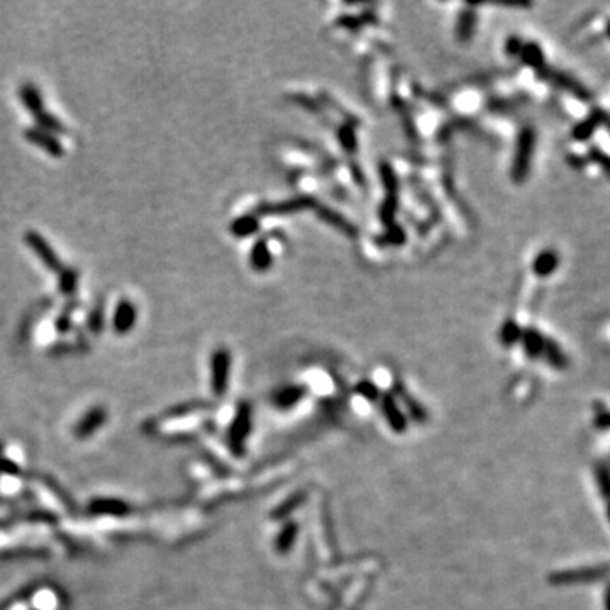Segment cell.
I'll return each instance as SVG.
<instances>
[{
  "label": "cell",
  "instance_id": "7c38bea8",
  "mask_svg": "<svg viewBox=\"0 0 610 610\" xmlns=\"http://www.w3.org/2000/svg\"><path fill=\"white\" fill-rule=\"evenodd\" d=\"M382 411L383 415H385L386 422H389V426L392 427L395 433H404V431L407 429V421H405L404 414H402L399 405H397V402L393 400L392 395H383Z\"/></svg>",
  "mask_w": 610,
  "mask_h": 610
},
{
  "label": "cell",
  "instance_id": "4dcf8cb0",
  "mask_svg": "<svg viewBox=\"0 0 610 610\" xmlns=\"http://www.w3.org/2000/svg\"><path fill=\"white\" fill-rule=\"evenodd\" d=\"M590 156H591V160L595 162V164H598L600 168H604L605 171H610V156L605 155V153L598 151V149H591Z\"/></svg>",
  "mask_w": 610,
  "mask_h": 610
},
{
  "label": "cell",
  "instance_id": "4fadbf2b",
  "mask_svg": "<svg viewBox=\"0 0 610 610\" xmlns=\"http://www.w3.org/2000/svg\"><path fill=\"white\" fill-rule=\"evenodd\" d=\"M316 210H317V214H319V217L323 219V221H326L329 226H332V228L339 229V231L345 232V235H348L351 237L358 235V229L354 228L351 222L345 217V215L339 214V212L329 209V207H324V206H316Z\"/></svg>",
  "mask_w": 610,
  "mask_h": 610
},
{
  "label": "cell",
  "instance_id": "d6986e66",
  "mask_svg": "<svg viewBox=\"0 0 610 610\" xmlns=\"http://www.w3.org/2000/svg\"><path fill=\"white\" fill-rule=\"evenodd\" d=\"M304 395H305V386L294 385L280 390V392L273 397V400H275V404L279 405L280 409H290L294 407L298 400L304 399Z\"/></svg>",
  "mask_w": 610,
  "mask_h": 610
},
{
  "label": "cell",
  "instance_id": "4316f807",
  "mask_svg": "<svg viewBox=\"0 0 610 610\" xmlns=\"http://www.w3.org/2000/svg\"><path fill=\"white\" fill-rule=\"evenodd\" d=\"M380 175H382L383 187L386 188V192H395L399 193V184H397V177L393 168L389 163H382L380 166Z\"/></svg>",
  "mask_w": 610,
  "mask_h": 610
},
{
  "label": "cell",
  "instance_id": "cb8c5ba5",
  "mask_svg": "<svg viewBox=\"0 0 610 610\" xmlns=\"http://www.w3.org/2000/svg\"><path fill=\"white\" fill-rule=\"evenodd\" d=\"M102 421H104V412L102 411H92L89 415L85 417V421H82L80 427L76 429V434L78 436H89L90 433H94L98 426H100Z\"/></svg>",
  "mask_w": 610,
  "mask_h": 610
},
{
  "label": "cell",
  "instance_id": "5b68a950",
  "mask_svg": "<svg viewBox=\"0 0 610 610\" xmlns=\"http://www.w3.org/2000/svg\"><path fill=\"white\" fill-rule=\"evenodd\" d=\"M251 427V409L248 404H243L237 411L235 422H232L231 434H229V443H231L232 451L236 455H243L244 451V441H246L248 434H250Z\"/></svg>",
  "mask_w": 610,
  "mask_h": 610
},
{
  "label": "cell",
  "instance_id": "9a60e30c",
  "mask_svg": "<svg viewBox=\"0 0 610 610\" xmlns=\"http://www.w3.org/2000/svg\"><path fill=\"white\" fill-rule=\"evenodd\" d=\"M475 28H477V12L473 9H465L458 17V23H456V38L459 43H468L475 34Z\"/></svg>",
  "mask_w": 610,
  "mask_h": 610
},
{
  "label": "cell",
  "instance_id": "52a82bcc",
  "mask_svg": "<svg viewBox=\"0 0 610 610\" xmlns=\"http://www.w3.org/2000/svg\"><path fill=\"white\" fill-rule=\"evenodd\" d=\"M317 202L310 197H295V199L285 200L279 204H263L257 209V215H279V214H294L305 209H312Z\"/></svg>",
  "mask_w": 610,
  "mask_h": 610
},
{
  "label": "cell",
  "instance_id": "9c48e42d",
  "mask_svg": "<svg viewBox=\"0 0 610 610\" xmlns=\"http://www.w3.org/2000/svg\"><path fill=\"white\" fill-rule=\"evenodd\" d=\"M521 345L522 348H524L525 356H527L529 360H538V358L543 356L544 345H546V336L534 327L522 329Z\"/></svg>",
  "mask_w": 610,
  "mask_h": 610
},
{
  "label": "cell",
  "instance_id": "7a4b0ae2",
  "mask_svg": "<svg viewBox=\"0 0 610 610\" xmlns=\"http://www.w3.org/2000/svg\"><path fill=\"white\" fill-rule=\"evenodd\" d=\"M609 575H610L609 563L590 565V566H583V568L565 569V571L553 573V575H549V583L551 585H558V587L587 585V583L605 580Z\"/></svg>",
  "mask_w": 610,
  "mask_h": 610
},
{
  "label": "cell",
  "instance_id": "6da1fadb",
  "mask_svg": "<svg viewBox=\"0 0 610 610\" xmlns=\"http://www.w3.org/2000/svg\"><path fill=\"white\" fill-rule=\"evenodd\" d=\"M536 141H538V134L532 126H525L519 131L512 166H510V178L514 184L521 185L527 180L529 173H531L532 158H534Z\"/></svg>",
  "mask_w": 610,
  "mask_h": 610
},
{
  "label": "cell",
  "instance_id": "e0dca14e",
  "mask_svg": "<svg viewBox=\"0 0 610 610\" xmlns=\"http://www.w3.org/2000/svg\"><path fill=\"white\" fill-rule=\"evenodd\" d=\"M231 232L236 237H250L253 236L254 232L259 231V219L258 215L254 214H246V215H241L232 221V224L229 226Z\"/></svg>",
  "mask_w": 610,
  "mask_h": 610
},
{
  "label": "cell",
  "instance_id": "8992f818",
  "mask_svg": "<svg viewBox=\"0 0 610 610\" xmlns=\"http://www.w3.org/2000/svg\"><path fill=\"white\" fill-rule=\"evenodd\" d=\"M607 116H609L607 112L602 111V109H593V111L588 112L585 118L578 120V122L571 127V133L569 134H571V138L575 141L587 142L598 129L604 127V122L605 119H607Z\"/></svg>",
  "mask_w": 610,
  "mask_h": 610
},
{
  "label": "cell",
  "instance_id": "44dd1931",
  "mask_svg": "<svg viewBox=\"0 0 610 610\" xmlns=\"http://www.w3.org/2000/svg\"><path fill=\"white\" fill-rule=\"evenodd\" d=\"M499 338H500V342H502V345L505 346V348H510V346H514V345H517V342H521L522 329L517 324V320L507 319L505 323L502 324V327H500Z\"/></svg>",
  "mask_w": 610,
  "mask_h": 610
},
{
  "label": "cell",
  "instance_id": "277c9868",
  "mask_svg": "<svg viewBox=\"0 0 610 610\" xmlns=\"http://www.w3.org/2000/svg\"><path fill=\"white\" fill-rule=\"evenodd\" d=\"M541 76L544 78L551 80L556 87H560L561 90L568 92L569 95H573L575 98H578L580 102H590L591 100V92L583 85L582 82H578L576 78H573L571 75L563 72H549V70H544L539 73Z\"/></svg>",
  "mask_w": 610,
  "mask_h": 610
},
{
  "label": "cell",
  "instance_id": "603a6c76",
  "mask_svg": "<svg viewBox=\"0 0 610 610\" xmlns=\"http://www.w3.org/2000/svg\"><path fill=\"white\" fill-rule=\"evenodd\" d=\"M29 140L36 144H43L46 148V151H50L51 155H61V144L54 138H51L46 133H36V131H29Z\"/></svg>",
  "mask_w": 610,
  "mask_h": 610
},
{
  "label": "cell",
  "instance_id": "ba28073f",
  "mask_svg": "<svg viewBox=\"0 0 610 610\" xmlns=\"http://www.w3.org/2000/svg\"><path fill=\"white\" fill-rule=\"evenodd\" d=\"M25 241H28L29 246H31V250L38 254L39 259L45 263L47 268L54 270V272H58V270L61 268V261L58 259L56 253L53 251V248L46 243L45 237L36 235V232H29V235L25 236Z\"/></svg>",
  "mask_w": 610,
  "mask_h": 610
},
{
  "label": "cell",
  "instance_id": "7402d4cb",
  "mask_svg": "<svg viewBox=\"0 0 610 610\" xmlns=\"http://www.w3.org/2000/svg\"><path fill=\"white\" fill-rule=\"evenodd\" d=\"M297 532H298L297 524L288 522V524L282 529V532L279 534V539H276V551H279V553H287V551H290V547L294 546L295 543V538H297Z\"/></svg>",
  "mask_w": 610,
  "mask_h": 610
},
{
  "label": "cell",
  "instance_id": "f546056e",
  "mask_svg": "<svg viewBox=\"0 0 610 610\" xmlns=\"http://www.w3.org/2000/svg\"><path fill=\"white\" fill-rule=\"evenodd\" d=\"M386 241H389L390 244L400 246V244L405 241V232L402 231V228H399V226H395V224L390 226L389 231H386Z\"/></svg>",
  "mask_w": 610,
  "mask_h": 610
},
{
  "label": "cell",
  "instance_id": "484cf974",
  "mask_svg": "<svg viewBox=\"0 0 610 610\" xmlns=\"http://www.w3.org/2000/svg\"><path fill=\"white\" fill-rule=\"evenodd\" d=\"M338 140L341 142L342 148L346 149L348 153H354L356 151V134H354V129L351 124H345L341 129L338 131Z\"/></svg>",
  "mask_w": 610,
  "mask_h": 610
},
{
  "label": "cell",
  "instance_id": "3957f363",
  "mask_svg": "<svg viewBox=\"0 0 610 610\" xmlns=\"http://www.w3.org/2000/svg\"><path fill=\"white\" fill-rule=\"evenodd\" d=\"M229 370H231V353L226 348L215 349L212 354L210 376H212V390L215 395H222L228 389Z\"/></svg>",
  "mask_w": 610,
  "mask_h": 610
},
{
  "label": "cell",
  "instance_id": "1f68e13d",
  "mask_svg": "<svg viewBox=\"0 0 610 610\" xmlns=\"http://www.w3.org/2000/svg\"><path fill=\"white\" fill-rule=\"evenodd\" d=\"M593 426L597 427V429H602V431L610 429V411L600 412V414L595 415Z\"/></svg>",
  "mask_w": 610,
  "mask_h": 610
},
{
  "label": "cell",
  "instance_id": "e575fe53",
  "mask_svg": "<svg viewBox=\"0 0 610 610\" xmlns=\"http://www.w3.org/2000/svg\"><path fill=\"white\" fill-rule=\"evenodd\" d=\"M605 34L610 39V19H607V23H605Z\"/></svg>",
  "mask_w": 610,
  "mask_h": 610
},
{
  "label": "cell",
  "instance_id": "d590c367",
  "mask_svg": "<svg viewBox=\"0 0 610 610\" xmlns=\"http://www.w3.org/2000/svg\"><path fill=\"white\" fill-rule=\"evenodd\" d=\"M607 517H609V522H610V502H609V505H607Z\"/></svg>",
  "mask_w": 610,
  "mask_h": 610
},
{
  "label": "cell",
  "instance_id": "836d02e7",
  "mask_svg": "<svg viewBox=\"0 0 610 610\" xmlns=\"http://www.w3.org/2000/svg\"><path fill=\"white\" fill-rule=\"evenodd\" d=\"M604 129H607V133L610 134V116H607V119H605V122H604Z\"/></svg>",
  "mask_w": 610,
  "mask_h": 610
},
{
  "label": "cell",
  "instance_id": "f1b7e54d",
  "mask_svg": "<svg viewBox=\"0 0 610 610\" xmlns=\"http://www.w3.org/2000/svg\"><path fill=\"white\" fill-rule=\"evenodd\" d=\"M505 53L509 54V56H521V51H522V47H524V43H522V39L519 38V36H509V38H507V41H505Z\"/></svg>",
  "mask_w": 610,
  "mask_h": 610
},
{
  "label": "cell",
  "instance_id": "ac0fdd59",
  "mask_svg": "<svg viewBox=\"0 0 610 610\" xmlns=\"http://www.w3.org/2000/svg\"><path fill=\"white\" fill-rule=\"evenodd\" d=\"M134 320H136V309L131 302L124 301L120 302L118 310H116V316H114V327L116 331L119 332H127L131 327H133Z\"/></svg>",
  "mask_w": 610,
  "mask_h": 610
},
{
  "label": "cell",
  "instance_id": "2e32d148",
  "mask_svg": "<svg viewBox=\"0 0 610 610\" xmlns=\"http://www.w3.org/2000/svg\"><path fill=\"white\" fill-rule=\"evenodd\" d=\"M543 358L554 368V370H565V368L568 367V356L565 354L563 348L551 338H546Z\"/></svg>",
  "mask_w": 610,
  "mask_h": 610
},
{
  "label": "cell",
  "instance_id": "ffe728a7",
  "mask_svg": "<svg viewBox=\"0 0 610 610\" xmlns=\"http://www.w3.org/2000/svg\"><path fill=\"white\" fill-rule=\"evenodd\" d=\"M399 207V193L395 192H386L385 200H383L382 207H380V221L390 228V226L395 224V212Z\"/></svg>",
  "mask_w": 610,
  "mask_h": 610
},
{
  "label": "cell",
  "instance_id": "83f0119b",
  "mask_svg": "<svg viewBox=\"0 0 610 610\" xmlns=\"http://www.w3.org/2000/svg\"><path fill=\"white\" fill-rule=\"evenodd\" d=\"M356 392L368 400H376L380 397V392H378V389L375 386V383L368 382V380H363V382L358 383Z\"/></svg>",
  "mask_w": 610,
  "mask_h": 610
},
{
  "label": "cell",
  "instance_id": "d6a6232c",
  "mask_svg": "<svg viewBox=\"0 0 610 610\" xmlns=\"http://www.w3.org/2000/svg\"><path fill=\"white\" fill-rule=\"evenodd\" d=\"M604 610H610V583H607L604 591Z\"/></svg>",
  "mask_w": 610,
  "mask_h": 610
},
{
  "label": "cell",
  "instance_id": "d4e9b609",
  "mask_svg": "<svg viewBox=\"0 0 610 610\" xmlns=\"http://www.w3.org/2000/svg\"><path fill=\"white\" fill-rule=\"evenodd\" d=\"M595 480H597L598 492H600L602 499L609 500L610 502V468L605 465H598L595 468Z\"/></svg>",
  "mask_w": 610,
  "mask_h": 610
},
{
  "label": "cell",
  "instance_id": "8fae6325",
  "mask_svg": "<svg viewBox=\"0 0 610 610\" xmlns=\"http://www.w3.org/2000/svg\"><path fill=\"white\" fill-rule=\"evenodd\" d=\"M521 60L525 67L532 68L538 73L546 70V58H544V50L539 43L529 41L524 43V47L521 51Z\"/></svg>",
  "mask_w": 610,
  "mask_h": 610
},
{
  "label": "cell",
  "instance_id": "5bb4252c",
  "mask_svg": "<svg viewBox=\"0 0 610 610\" xmlns=\"http://www.w3.org/2000/svg\"><path fill=\"white\" fill-rule=\"evenodd\" d=\"M250 263L251 266H253V270H257L259 273L266 272V270L273 265V254L272 251H270V246L268 243H266V239H263L261 237V239H258L257 243L253 244L250 254Z\"/></svg>",
  "mask_w": 610,
  "mask_h": 610
},
{
  "label": "cell",
  "instance_id": "30bf717a",
  "mask_svg": "<svg viewBox=\"0 0 610 610\" xmlns=\"http://www.w3.org/2000/svg\"><path fill=\"white\" fill-rule=\"evenodd\" d=\"M560 266V254L554 250H543L532 261V272L539 279H547Z\"/></svg>",
  "mask_w": 610,
  "mask_h": 610
}]
</instances>
